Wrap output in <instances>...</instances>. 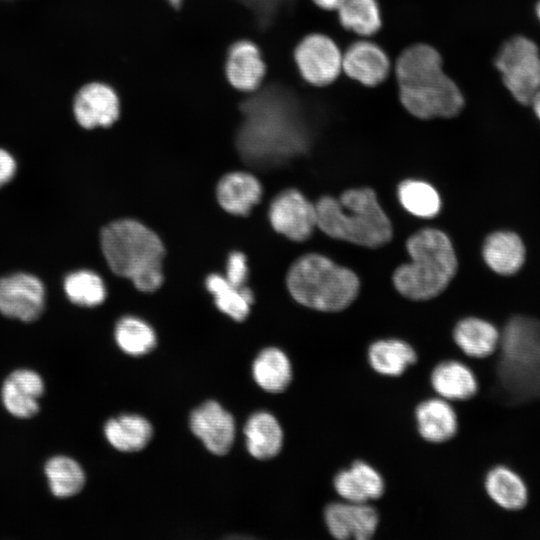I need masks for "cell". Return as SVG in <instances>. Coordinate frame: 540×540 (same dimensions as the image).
Here are the masks:
<instances>
[{
    "label": "cell",
    "mask_w": 540,
    "mask_h": 540,
    "mask_svg": "<svg viewBox=\"0 0 540 540\" xmlns=\"http://www.w3.org/2000/svg\"><path fill=\"white\" fill-rule=\"evenodd\" d=\"M403 109L420 120L450 119L461 113L465 96L445 71L439 51L428 43L405 47L393 61Z\"/></svg>",
    "instance_id": "6da1fadb"
},
{
    "label": "cell",
    "mask_w": 540,
    "mask_h": 540,
    "mask_svg": "<svg viewBox=\"0 0 540 540\" xmlns=\"http://www.w3.org/2000/svg\"><path fill=\"white\" fill-rule=\"evenodd\" d=\"M100 243L114 273L129 278L144 292H152L161 285L165 249L151 229L136 220H117L103 228Z\"/></svg>",
    "instance_id": "7a4b0ae2"
},
{
    "label": "cell",
    "mask_w": 540,
    "mask_h": 540,
    "mask_svg": "<svg viewBox=\"0 0 540 540\" xmlns=\"http://www.w3.org/2000/svg\"><path fill=\"white\" fill-rule=\"evenodd\" d=\"M317 227L326 235L376 248L392 238V225L370 188L346 190L338 199L322 197L316 204Z\"/></svg>",
    "instance_id": "3957f363"
},
{
    "label": "cell",
    "mask_w": 540,
    "mask_h": 540,
    "mask_svg": "<svg viewBox=\"0 0 540 540\" xmlns=\"http://www.w3.org/2000/svg\"><path fill=\"white\" fill-rule=\"evenodd\" d=\"M406 247L410 262L395 270V288L412 300L436 297L457 270V258L449 237L441 230L425 228L413 234Z\"/></svg>",
    "instance_id": "277c9868"
},
{
    "label": "cell",
    "mask_w": 540,
    "mask_h": 540,
    "mask_svg": "<svg viewBox=\"0 0 540 540\" xmlns=\"http://www.w3.org/2000/svg\"><path fill=\"white\" fill-rule=\"evenodd\" d=\"M357 275L321 254L297 259L289 269L287 287L301 305L322 312L347 308L359 291Z\"/></svg>",
    "instance_id": "5b68a950"
},
{
    "label": "cell",
    "mask_w": 540,
    "mask_h": 540,
    "mask_svg": "<svg viewBox=\"0 0 540 540\" xmlns=\"http://www.w3.org/2000/svg\"><path fill=\"white\" fill-rule=\"evenodd\" d=\"M495 66L511 95L530 105L540 90V53L537 45L524 36L508 39L498 50Z\"/></svg>",
    "instance_id": "8992f818"
},
{
    "label": "cell",
    "mask_w": 540,
    "mask_h": 540,
    "mask_svg": "<svg viewBox=\"0 0 540 540\" xmlns=\"http://www.w3.org/2000/svg\"><path fill=\"white\" fill-rule=\"evenodd\" d=\"M293 55L301 78L313 87H327L341 77L343 51L324 33L304 36Z\"/></svg>",
    "instance_id": "52a82bcc"
},
{
    "label": "cell",
    "mask_w": 540,
    "mask_h": 540,
    "mask_svg": "<svg viewBox=\"0 0 540 540\" xmlns=\"http://www.w3.org/2000/svg\"><path fill=\"white\" fill-rule=\"evenodd\" d=\"M391 67L390 56L372 39L357 38L343 50L342 73L364 87L374 88L386 82Z\"/></svg>",
    "instance_id": "ba28073f"
},
{
    "label": "cell",
    "mask_w": 540,
    "mask_h": 540,
    "mask_svg": "<svg viewBox=\"0 0 540 540\" xmlns=\"http://www.w3.org/2000/svg\"><path fill=\"white\" fill-rule=\"evenodd\" d=\"M45 307V289L34 275L15 273L0 279V313L9 318L32 322Z\"/></svg>",
    "instance_id": "9c48e42d"
},
{
    "label": "cell",
    "mask_w": 540,
    "mask_h": 540,
    "mask_svg": "<svg viewBox=\"0 0 540 540\" xmlns=\"http://www.w3.org/2000/svg\"><path fill=\"white\" fill-rule=\"evenodd\" d=\"M269 220L278 233L293 241H304L317 227L316 207L299 191L285 190L272 201Z\"/></svg>",
    "instance_id": "30bf717a"
},
{
    "label": "cell",
    "mask_w": 540,
    "mask_h": 540,
    "mask_svg": "<svg viewBox=\"0 0 540 540\" xmlns=\"http://www.w3.org/2000/svg\"><path fill=\"white\" fill-rule=\"evenodd\" d=\"M329 534L337 540H369L379 526V514L369 503L336 501L323 512Z\"/></svg>",
    "instance_id": "8fae6325"
},
{
    "label": "cell",
    "mask_w": 540,
    "mask_h": 540,
    "mask_svg": "<svg viewBox=\"0 0 540 540\" xmlns=\"http://www.w3.org/2000/svg\"><path fill=\"white\" fill-rule=\"evenodd\" d=\"M73 112L84 129L109 128L120 116V100L110 85L99 81L88 82L76 93Z\"/></svg>",
    "instance_id": "7c38bea8"
},
{
    "label": "cell",
    "mask_w": 540,
    "mask_h": 540,
    "mask_svg": "<svg viewBox=\"0 0 540 540\" xmlns=\"http://www.w3.org/2000/svg\"><path fill=\"white\" fill-rule=\"evenodd\" d=\"M189 423L193 434L209 452L224 455L230 451L235 439V421L218 402L208 400L194 409Z\"/></svg>",
    "instance_id": "4fadbf2b"
},
{
    "label": "cell",
    "mask_w": 540,
    "mask_h": 540,
    "mask_svg": "<svg viewBox=\"0 0 540 540\" xmlns=\"http://www.w3.org/2000/svg\"><path fill=\"white\" fill-rule=\"evenodd\" d=\"M44 390L45 385L40 374L31 369H16L2 384L1 401L14 417L31 418L39 412L38 399Z\"/></svg>",
    "instance_id": "5bb4252c"
},
{
    "label": "cell",
    "mask_w": 540,
    "mask_h": 540,
    "mask_svg": "<svg viewBox=\"0 0 540 540\" xmlns=\"http://www.w3.org/2000/svg\"><path fill=\"white\" fill-rule=\"evenodd\" d=\"M333 488L343 501L369 503L383 496L385 481L371 464L356 460L349 468L335 474Z\"/></svg>",
    "instance_id": "9a60e30c"
},
{
    "label": "cell",
    "mask_w": 540,
    "mask_h": 540,
    "mask_svg": "<svg viewBox=\"0 0 540 540\" xmlns=\"http://www.w3.org/2000/svg\"><path fill=\"white\" fill-rule=\"evenodd\" d=\"M225 73L229 83L239 91L258 89L266 74L259 48L249 40L233 43L227 54Z\"/></svg>",
    "instance_id": "2e32d148"
},
{
    "label": "cell",
    "mask_w": 540,
    "mask_h": 540,
    "mask_svg": "<svg viewBox=\"0 0 540 540\" xmlns=\"http://www.w3.org/2000/svg\"><path fill=\"white\" fill-rule=\"evenodd\" d=\"M414 414L418 434L429 443H445L457 434V413L450 402L441 397L421 401Z\"/></svg>",
    "instance_id": "e0dca14e"
},
{
    "label": "cell",
    "mask_w": 540,
    "mask_h": 540,
    "mask_svg": "<svg viewBox=\"0 0 540 540\" xmlns=\"http://www.w3.org/2000/svg\"><path fill=\"white\" fill-rule=\"evenodd\" d=\"M430 384L438 397L449 402L471 399L478 391L477 377L472 369L453 359L441 361L432 369Z\"/></svg>",
    "instance_id": "ac0fdd59"
},
{
    "label": "cell",
    "mask_w": 540,
    "mask_h": 540,
    "mask_svg": "<svg viewBox=\"0 0 540 540\" xmlns=\"http://www.w3.org/2000/svg\"><path fill=\"white\" fill-rule=\"evenodd\" d=\"M244 436L249 454L258 460H269L279 454L284 434L277 418L267 412L253 413L244 426Z\"/></svg>",
    "instance_id": "d6986e66"
},
{
    "label": "cell",
    "mask_w": 540,
    "mask_h": 540,
    "mask_svg": "<svg viewBox=\"0 0 540 540\" xmlns=\"http://www.w3.org/2000/svg\"><path fill=\"white\" fill-rule=\"evenodd\" d=\"M484 488L488 497L504 510L518 511L528 503L526 483L518 473L507 466L491 468L484 478Z\"/></svg>",
    "instance_id": "ffe728a7"
},
{
    "label": "cell",
    "mask_w": 540,
    "mask_h": 540,
    "mask_svg": "<svg viewBox=\"0 0 540 540\" xmlns=\"http://www.w3.org/2000/svg\"><path fill=\"white\" fill-rule=\"evenodd\" d=\"M501 335L497 328L487 320L467 317L460 320L453 330V340L457 347L468 357L486 358L492 355Z\"/></svg>",
    "instance_id": "44dd1931"
},
{
    "label": "cell",
    "mask_w": 540,
    "mask_h": 540,
    "mask_svg": "<svg viewBox=\"0 0 540 540\" xmlns=\"http://www.w3.org/2000/svg\"><path fill=\"white\" fill-rule=\"evenodd\" d=\"M482 254L486 264L500 275H512L525 261V246L511 231H497L484 241Z\"/></svg>",
    "instance_id": "7402d4cb"
},
{
    "label": "cell",
    "mask_w": 540,
    "mask_h": 540,
    "mask_svg": "<svg viewBox=\"0 0 540 540\" xmlns=\"http://www.w3.org/2000/svg\"><path fill=\"white\" fill-rule=\"evenodd\" d=\"M418 355L408 342L397 339H379L370 344L367 360L370 367L386 377H398L417 362Z\"/></svg>",
    "instance_id": "603a6c76"
},
{
    "label": "cell",
    "mask_w": 540,
    "mask_h": 540,
    "mask_svg": "<svg viewBox=\"0 0 540 540\" xmlns=\"http://www.w3.org/2000/svg\"><path fill=\"white\" fill-rule=\"evenodd\" d=\"M259 181L246 172L225 175L217 185V199L221 207L235 215H246L261 198Z\"/></svg>",
    "instance_id": "cb8c5ba5"
},
{
    "label": "cell",
    "mask_w": 540,
    "mask_h": 540,
    "mask_svg": "<svg viewBox=\"0 0 540 540\" xmlns=\"http://www.w3.org/2000/svg\"><path fill=\"white\" fill-rule=\"evenodd\" d=\"M104 435L109 444L116 450L137 452L150 442L153 427L143 416L122 414L105 423Z\"/></svg>",
    "instance_id": "d4e9b609"
},
{
    "label": "cell",
    "mask_w": 540,
    "mask_h": 540,
    "mask_svg": "<svg viewBox=\"0 0 540 540\" xmlns=\"http://www.w3.org/2000/svg\"><path fill=\"white\" fill-rule=\"evenodd\" d=\"M340 26L357 38H373L382 28L378 0H343L335 11Z\"/></svg>",
    "instance_id": "484cf974"
},
{
    "label": "cell",
    "mask_w": 540,
    "mask_h": 540,
    "mask_svg": "<svg viewBox=\"0 0 540 540\" xmlns=\"http://www.w3.org/2000/svg\"><path fill=\"white\" fill-rule=\"evenodd\" d=\"M257 385L269 393L285 391L292 381V365L287 354L277 347L263 349L252 364Z\"/></svg>",
    "instance_id": "4316f807"
},
{
    "label": "cell",
    "mask_w": 540,
    "mask_h": 540,
    "mask_svg": "<svg viewBox=\"0 0 540 540\" xmlns=\"http://www.w3.org/2000/svg\"><path fill=\"white\" fill-rule=\"evenodd\" d=\"M44 472L51 493L58 498L72 497L85 485L83 468L76 460L65 455L49 458L45 463Z\"/></svg>",
    "instance_id": "83f0119b"
},
{
    "label": "cell",
    "mask_w": 540,
    "mask_h": 540,
    "mask_svg": "<svg viewBox=\"0 0 540 540\" xmlns=\"http://www.w3.org/2000/svg\"><path fill=\"white\" fill-rule=\"evenodd\" d=\"M208 291L213 295L217 308L236 321H243L249 314L254 297L244 286H234L225 277L211 274L206 279Z\"/></svg>",
    "instance_id": "f1b7e54d"
},
{
    "label": "cell",
    "mask_w": 540,
    "mask_h": 540,
    "mask_svg": "<svg viewBox=\"0 0 540 540\" xmlns=\"http://www.w3.org/2000/svg\"><path fill=\"white\" fill-rule=\"evenodd\" d=\"M118 347L131 356H143L154 349L157 338L153 328L140 318L125 316L114 330Z\"/></svg>",
    "instance_id": "f546056e"
},
{
    "label": "cell",
    "mask_w": 540,
    "mask_h": 540,
    "mask_svg": "<svg viewBox=\"0 0 540 540\" xmlns=\"http://www.w3.org/2000/svg\"><path fill=\"white\" fill-rule=\"evenodd\" d=\"M398 198L409 213L420 218H432L441 208L438 192L429 183L420 180L403 181L398 187Z\"/></svg>",
    "instance_id": "4dcf8cb0"
},
{
    "label": "cell",
    "mask_w": 540,
    "mask_h": 540,
    "mask_svg": "<svg viewBox=\"0 0 540 540\" xmlns=\"http://www.w3.org/2000/svg\"><path fill=\"white\" fill-rule=\"evenodd\" d=\"M64 289L71 302L85 307L101 304L106 296L103 280L88 270L69 274L64 281Z\"/></svg>",
    "instance_id": "1f68e13d"
},
{
    "label": "cell",
    "mask_w": 540,
    "mask_h": 540,
    "mask_svg": "<svg viewBox=\"0 0 540 540\" xmlns=\"http://www.w3.org/2000/svg\"><path fill=\"white\" fill-rule=\"evenodd\" d=\"M248 275L247 260L243 253H230L227 260L226 279L234 286H243Z\"/></svg>",
    "instance_id": "d6a6232c"
},
{
    "label": "cell",
    "mask_w": 540,
    "mask_h": 540,
    "mask_svg": "<svg viewBox=\"0 0 540 540\" xmlns=\"http://www.w3.org/2000/svg\"><path fill=\"white\" fill-rule=\"evenodd\" d=\"M16 162L5 150L0 149V187L8 183L15 175Z\"/></svg>",
    "instance_id": "836d02e7"
},
{
    "label": "cell",
    "mask_w": 540,
    "mask_h": 540,
    "mask_svg": "<svg viewBox=\"0 0 540 540\" xmlns=\"http://www.w3.org/2000/svg\"><path fill=\"white\" fill-rule=\"evenodd\" d=\"M319 9L327 12H335L343 0H311Z\"/></svg>",
    "instance_id": "e575fe53"
},
{
    "label": "cell",
    "mask_w": 540,
    "mask_h": 540,
    "mask_svg": "<svg viewBox=\"0 0 540 540\" xmlns=\"http://www.w3.org/2000/svg\"><path fill=\"white\" fill-rule=\"evenodd\" d=\"M530 104L533 106L536 116L540 119V90L533 97Z\"/></svg>",
    "instance_id": "d590c367"
},
{
    "label": "cell",
    "mask_w": 540,
    "mask_h": 540,
    "mask_svg": "<svg viewBox=\"0 0 540 540\" xmlns=\"http://www.w3.org/2000/svg\"><path fill=\"white\" fill-rule=\"evenodd\" d=\"M536 13H537V16L540 20V0L538 1L537 5H536Z\"/></svg>",
    "instance_id": "8d00e7d4"
},
{
    "label": "cell",
    "mask_w": 540,
    "mask_h": 540,
    "mask_svg": "<svg viewBox=\"0 0 540 540\" xmlns=\"http://www.w3.org/2000/svg\"><path fill=\"white\" fill-rule=\"evenodd\" d=\"M171 4L175 7H178L180 5L181 0H169Z\"/></svg>",
    "instance_id": "74e56055"
}]
</instances>
